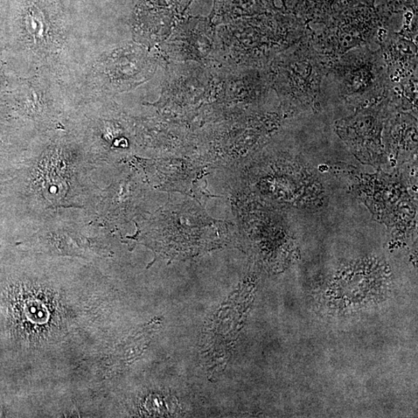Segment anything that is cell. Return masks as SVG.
Wrapping results in <instances>:
<instances>
[{
	"mask_svg": "<svg viewBox=\"0 0 418 418\" xmlns=\"http://www.w3.org/2000/svg\"><path fill=\"white\" fill-rule=\"evenodd\" d=\"M332 98L357 106H371L387 99L392 88L380 49L368 45L353 49L334 60L324 77Z\"/></svg>",
	"mask_w": 418,
	"mask_h": 418,
	"instance_id": "1",
	"label": "cell"
},
{
	"mask_svg": "<svg viewBox=\"0 0 418 418\" xmlns=\"http://www.w3.org/2000/svg\"><path fill=\"white\" fill-rule=\"evenodd\" d=\"M389 34L383 37L380 50L390 82L399 83L417 74V47L402 34Z\"/></svg>",
	"mask_w": 418,
	"mask_h": 418,
	"instance_id": "2",
	"label": "cell"
}]
</instances>
